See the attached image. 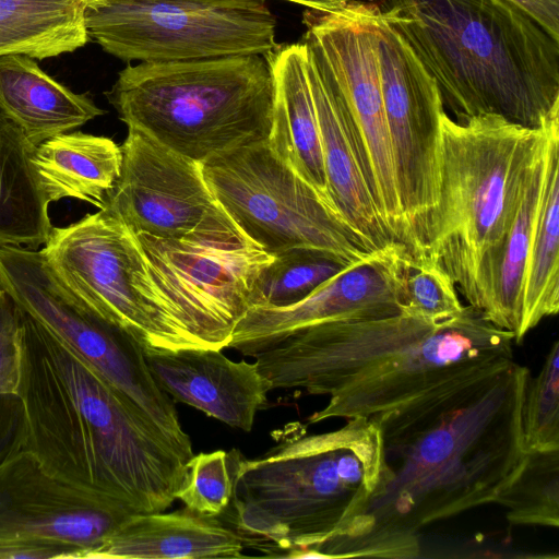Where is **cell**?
Instances as JSON below:
<instances>
[{
	"label": "cell",
	"instance_id": "1",
	"mask_svg": "<svg viewBox=\"0 0 559 559\" xmlns=\"http://www.w3.org/2000/svg\"><path fill=\"white\" fill-rule=\"evenodd\" d=\"M528 378L513 359L368 417L382 440L378 485L349 530L318 547L319 558H416L423 527L495 503L526 459Z\"/></svg>",
	"mask_w": 559,
	"mask_h": 559
},
{
	"label": "cell",
	"instance_id": "2",
	"mask_svg": "<svg viewBox=\"0 0 559 559\" xmlns=\"http://www.w3.org/2000/svg\"><path fill=\"white\" fill-rule=\"evenodd\" d=\"M20 396L22 450L47 474L134 513L163 512L174 503L189 460L92 365L23 310Z\"/></svg>",
	"mask_w": 559,
	"mask_h": 559
},
{
	"label": "cell",
	"instance_id": "3",
	"mask_svg": "<svg viewBox=\"0 0 559 559\" xmlns=\"http://www.w3.org/2000/svg\"><path fill=\"white\" fill-rule=\"evenodd\" d=\"M455 121L498 115L530 129L559 111V40L510 0H388Z\"/></svg>",
	"mask_w": 559,
	"mask_h": 559
},
{
	"label": "cell",
	"instance_id": "4",
	"mask_svg": "<svg viewBox=\"0 0 559 559\" xmlns=\"http://www.w3.org/2000/svg\"><path fill=\"white\" fill-rule=\"evenodd\" d=\"M292 426L288 438L261 457L228 453L234 490L218 519L245 547L270 557L309 558L365 511L380 477L382 440L367 417L318 435Z\"/></svg>",
	"mask_w": 559,
	"mask_h": 559
},
{
	"label": "cell",
	"instance_id": "5",
	"mask_svg": "<svg viewBox=\"0 0 559 559\" xmlns=\"http://www.w3.org/2000/svg\"><path fill=\"white\" fill-rule=\"evenodd\" d=\"M119 119L194 162L269 139L275 82L266 55L128 64L105 93Z\"/></svg>",
	"mask_w": 559,
	"mask_h": 559
},
{
	"label": "cell",
	"instance_id": "6",
	"mask_svg": "<svg viewBox=\"0 0 559 559\" xmlns=\"http://www.w3.org/2000/svg\"><path fill=\"white\" fill-rule=\"evenodd\" d=\"M546 121L530 129L498 115L457 122L444 110L440 117L439 198L425 252L476 309L479 266L510 230Z\"/></svg>",
	"mask_w": 559,
	"mask_h": 559
},
{
	"label": "cell",
	"instance_id": "7",
	"mask_svg": "<svg viewBox=\"0 0 559 559\" xmlns=\"http://www.w3.org/2000/svg\"><path fill=\"white\" fill-rule=\"evenodd\" d=\"M0 288L59 341L92 365L185 457L193 456L169 395L151 374L143 346L75 295L40 250L0 246Z\"/></svg>",
	"mask_w": 559,
	"mask_h": 559
},
{
	"label": "cell",
	"instance_id": "8",
	"mask_svg": "<svg viewBox=\"0 0 559 559\" xmlns=\"http://www.w3.org/2000/svg\"><path fill=\"white\" fill-rule=\"evenodd\" d=\"M40 251L75 295L144 349L203 348L155 285L135 235L106 209L52 227Z\"/></svg>",
	"mask_w": 559,
	"mask_h": 559
},
{
	"label": "cell",
	"instance_id": "9",
	"mask_svg": "<svg viewBox=\"0 0 559 559\" xmlns=\"http://www.w3.org/2000/svg\"><path fill=\"white\" fill-rule=\"evenodd\" d=\"M201 169L219 206L269 253L313 247L358 262L376 250L267 140L217 154Z\"/></svg>",
	"mask_w": 559,
	"mask_h": 559
},
{
	"label": "cell",
	"instance_id": "10",
	"mask_svg": "<svg viewBox=\"0 0 559 559\" xmlns=\"http://www.w3.org/2000/svg\"><path fill=\"white\" fill-rule=\"evenodd\" d=\"M90 39L124 61L266 55L278 47L267 0H92Z\"/></svg>",
	"mask_w": 559,
	"mask_h": 559
},
{
	"label": "cell",
	"instance_id": "11",
	"mask_svg": "<svg viewBox=\"0 0 559 559\" xmlns=\"http://www.w3.org/2000/svg\"><path fill=\"white\" fill-rule=\"evenodd\" d=\"M150 274L179 320L203 348L228 347L249 309L259 273L274 254L240 229H204L180 239L134 234Z\"/></svg>",
	"mask_w": 559,
	"mask_h": 559
},
{
	"label": "cell",
	"instance_id": "12",
	"mask_svg": "<svg viewBox=\"0 0 559 559\" xmlns=\"http://www.w3.org/2000/svg\"><path fill=\"white\" fill-rule=\"evenodd\" d=\"M379 10L372 3L356 0L332 12L306 9L302 43L347 107L382 222L393 239L409 250L380 85L376 27Z\"/></svg>",
	"mask_w": 559,
	"mask_h": 559
},
{
	"label": "cell",
	"instance_id": "13",
	"mask_svg": "<svg viewBox=\"0 0 559 559\" xmlns=\"http://www.w3.org/2000/svg\"><path fill=\"white\" fill-rule=\"evenodd\" d=\"M380 85L409 252L425 251L439 198L440 90L413 48L386 19L376 17Z\"/></svg>",
	"mask_w": 559,
	"mask_h": 559
},
{
	"label": "cell",
	"instance_id": "14",
	"mask_svg": "<svg viewBox=\"0 0 559 559\" xmlns=\"http://www.w3.org/2000/svg\"><path fill=\"white\" fill-rule=\"evenodd\" d=\"M132 514L53 478L25 450L0 462V559H86Z\"/></svg>",
	"mask_w": 559,
	"mask_h": 559
},
{
	"label": "cell",
	"instance_id": "15",
	"mask_svg": "<svg viewBox=\"0 0 559 559\" xmlns=\"http://www.w3.org/2000/svg\"><path fill=\"white\" fill-rule=\"evenodd\" d=\"M514 343L512 333L465 306L397 359L331 394L308 421L372 417L452 380L492 372L514 359Z\"/></svg>",
	"mask_w": 559,
	"mask_h": 559
},
{
	"label": "cell",
	"instance_id": "16",
	"mask_svg": "<svg viewBox=\"0 0 559 559\" xmlns=\"http://www.w3.org/2000/svg\"><path fill=\"white\" fill-rule=\"evenodd\" d=\"M120 147V176L103 209L133 234L180 239L204 229L238 228L213 197L200 163L131 128Z\"/></svg>",
	"mask_w": 559,
	"mask_h": 559
},
{
	"label": "cell",
	"instance_id": "17",
	"mask_svg": "<svg viewBox=\"0 0 559 559\" xmlns=\"http://www.w3.org/2000/svg\"><path fill=\"white\" fill-rule=\"evenodd\" d=\"M408 249L391 241L325 282L299 302L252 307L234 328L228 347L245 356L276 344L308 326L381 319L401 313V289Z\"/></svg>",
	"mask_w": 559,
	"mask_h": 559
},
{
	"label": "cell",
	"instance_id": "18",
	"mask_svg": "<svg viewBox=\"0 0 559 559\" xmlns=\"http://www.w3.org/2000/svg\"><path fill=\"white\" fill-rule=\"evenodd\" d=\"M156 383L176 401L228 426L251 431L269 384L255 362L234 361L222 349H144Z\"/></svg>",
	"mask_w": 559,
	"mask_h": 559
},
{
	"label": "cell",
	"instance_id": "19",
	"mask_svg": "<svg viewBox=\"0 0 559 559\" xmlns=\"http://www.w3.org/2000/svg\"><path fill=\"white\" fill-rule=\"evenodd\" d=\"M307 69L319 123L329 197L343 217L374 249L384 247L395 240L382 222L361 173V148L346 105L334 84L309 55Z\"/></svg>",
	"mask_w": 559,
	"mask_h": 559
},
{
	"label": "cell",
	"instance_id": "20",
	"mask_svg": "<svg viewBox=\"0 0 559 559\" xmlns=\"http://www.w3.org/2000/svg\"><path fill=\"white\" fill-rule=\"evenodd\" d=\"M241 537L218 518L183 509L135 513L86 559L241 558Z\"/></svg>",
	"mask_w": 559,
	"mask_h": 559
},
{
	"label": "cell",
	"instance_id": "21",
	"mask_svg": "<svg viewBox=\"0 0 559 559\" xmlns=\"http://www.w3.org/2000/svg\"><path fill=\"white\" fill-rule=\"evenodd\" d=\"M266 57L275 82L273 124L267 142L277 157L331 201L308 79L306 45L301 41L278 46Z\"/></svg>",
	"mask_w": 559,
	"mask_h": 559
},
{
	"label": "cell",
	"instance_id": "22",
	"mask_svg": "<svg viewBox=\"0 0 559 559\" xmlns=\"http://www.w3.org/2000/svg\"><path fill=\"white\" fill-rule=\"evenodd\" d=\"M559 111L546 121L545 135L510 230L477 273V309L495 325L522 336L523 281L534 223L544 186L549 135Z\"/></svg>",
	"mask_w": 559,
	"mask_h": 559
},
{
	"label": "cell",
	"instance_id": "23",
	"mask_svg": "<svg viewBox=\"0 0 559 559\" xmlns=\"http://www.w3.org/2000/svg\"><path fill=\"white\" fill-rule=\"evenodd\" d=\"M0 112L34 146L105 114L87 94L72 92L22 53L0 56Z\"/></svg>",
	"mask_w": 559,
	"mask_h": 559
},
{
	"label": "cell",
	"instance_id": "24",
	"mask_svg": "<svg viewBox=\"0 0 559 559\" xmlns=\"http://www.w3.org/2000/svg\"><path fill=\"white\" fill-rule=\"evenodd\" d=\"M33 163L49 203L70 198L103 209L120 176L122 152L109 138L70 131L35 146Z\"/></svg>",
	"mask_w": 559,
	"mask_h": 559
},
{
	"label": "cell",
	"instance_id": "25",
	"mask_svg": "<svg viewBox=\"0 0 559 559\" xmlns=\"http://www.w3.org/2000/svg\"><path fill=\"white\" fill-rule=\"evenodd\" d=\"M34 150L22 130L0 112V246L37 249L52 229Z\"/></svg>",
	"mask_w": 559,
	"mask_h": 559
},
{
	"label": "cell",
	"instance_id": "26",
	"mask_svg": "<svg viewBox=\"0 0 559 559\" xmlns=\"http://www.w3.org/2000/svg\"><path fill=\"white\" fill-rule=\"evenodd\" d=\"M559 310V123L552 128L544 186L524 271L522 336Z\"/></svg>",
	"mask_w": 559,
	"mask_h": 559
},
{
	"label": "cell",
	"instance_id": "27",
	"mask_svg": "<svg viewBox=\"0 0 559 559\" xmlns=\"http://www.w3.org/2000/svg\"><path fill=\"white\" fill-rule=\"evenodd\" d=\"M84 12L82 0H0V56L75 51L90 40Z\"/></svg>",
	"mask_w": 559,
	"mask_h": 559
},
{
	"label": "cell",
	"instance_id": "28",
	"mask_svg": "<svg viewBox=\"0 0 559 559\" xmlns=\"http://www.w3.org/2000/svg\"><path fill=\"white\" fill-rule=\"evenodd\" d=\"M354 263L338 253L313 247L277 252L257 276L249 308L295 305Z\"/></svg>",
	"mask_w": 559,
	"mask_h": 559
},
{
	"label": "cell",
	"instance_id": "29",
	"mask_svg": "<svg viewBox=\"0 0 559 559\" xmlns=\"http://www.w3.org/2000/svg\"><path fill=\"white\" fill-rule=\"evenodd\" d=\"M495 503L513 525L559 526V450L528 451L525 462Z\"/></svg>",
	"mask_w": 559,
	"mask_h": 559
},
{
	"label": "cell",
	"instance_id": "30",
	"mask_svg": "<svg viewBox=\"0 0 559 559\" xmlns=\"http://www.w3.org/2000/svg\"><path fill=\"white\" fill-rule=\"evenodd\" d=\"M21 316V308L0 288V462L22 450Z\"/></svg>",
	"mask_w": 559,
	"mask_h": 559
},
{
	"label": "cell",
	"instance_id": "31",
	"mask_svg": "<svg viewBox=\"0 0 559 559\" xmlns=\"http://www.w3.org/2000/svg\"><path fill=\"white\" fill-rule=\"evenodd\" d=\"M442 265L428 253L408 254L402 281L401 312L430 321L460 316L465 306Z\"/></svg>",
	"mask_w": 559,
	"mask_h": 559
},
{
	"label": "cell",
	"instance_id": "32",
	"mask_svg": "<svg viewBox=\"0 0 559 559\" xmlns=\"http://www.w3.org/2000/svg\"><path fill=\"white\" fill-rule=\"evenodd\" d=\"M526 452L559 450V342L556 341L538 374L528 378L522 408Z\"/></svg>",
	"mask_w": 559,
	"mask_h": 559
},
{
	"label": "cell",
	"instance_id": "33",
	"mask_svg": "<svg viewBox=\"0 0 559 559\" xmlns=\"http://www.w3.org/2000/svg\"><path fill=\"white\" fill-rule=\"evenodd\" d=\"M233 490L229 455L217 450L193 454L175 498L194 513L218 518L229 506Z\"/></svg>",
	"mask_w": 559,
	"mask_h": 559
},
{
	"label": "cell",
	"instance_id": "34",
	"mask_svg": "<svg viewBox=\"0 0 559 559\" xmlns=\"http://www.w3.org/2000/svg\"><path fill=\"white\" fill-rule=\"evenodd\" d=\"M559 40V0H510Z\"/></svg>",
	"mask_w": 559,
	"mask_h": 559
},
{
	"label": "cell",
	"instance_id": "35",
	"mask_svg": "<svg viewBox=\"0 0 559 559\" xmlns=\"http://www.w3.org/2000/svg\"><path fill=\"white\" fill-rule=\"evenodd\" d=\"M86 5L92 0H82ZM300 5L305 9L317 10L321 12H332L345 7L352 0H280Z\"/></svg>",
	"mask_w": 559,
	"mask_h": 559
}]
</instances>
